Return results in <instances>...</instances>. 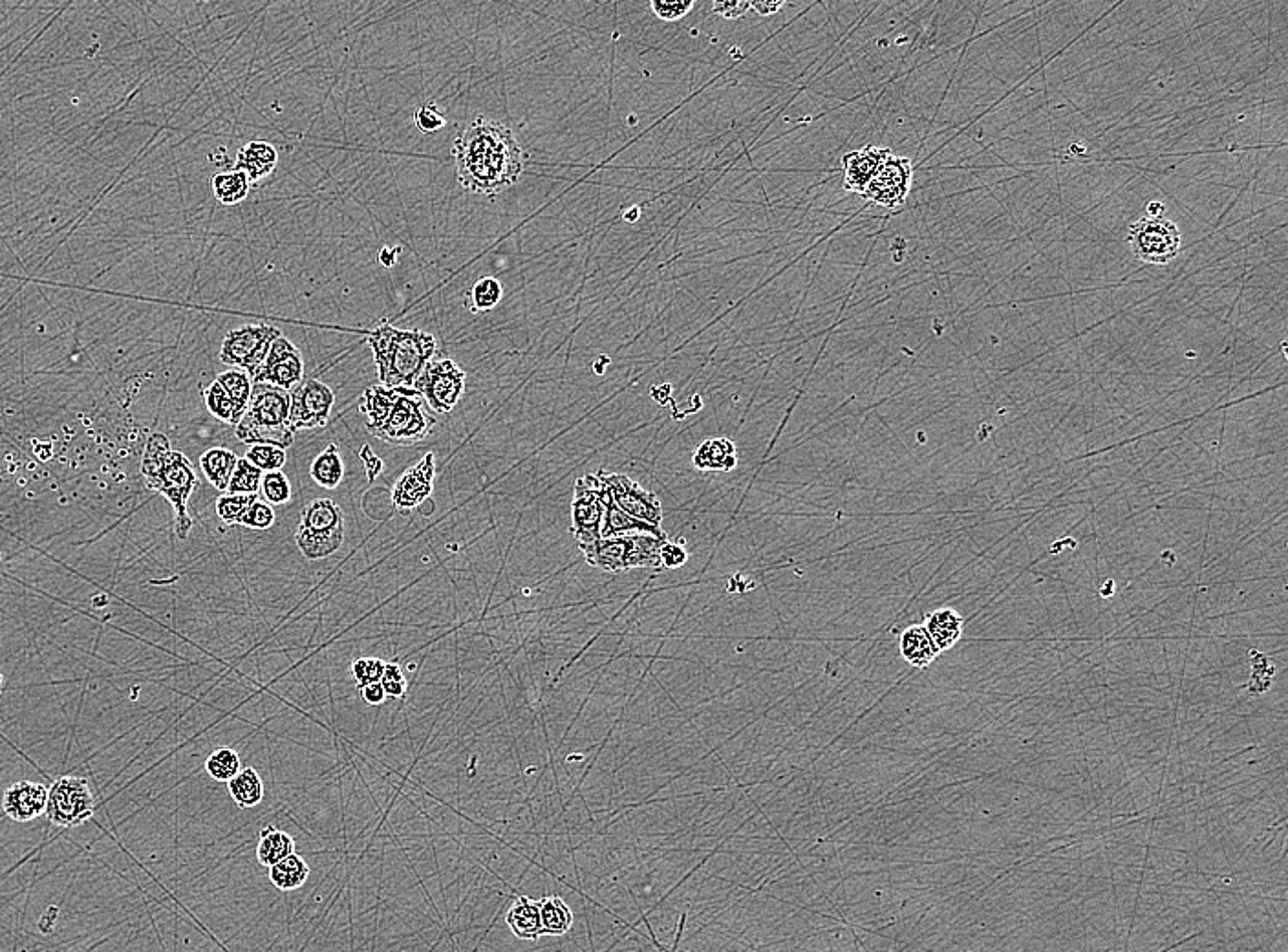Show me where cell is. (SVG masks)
Here are the masks:
<instances>
[{"label": "cell", "mask_w": 1288, "mask_h": 952, "mask_svg": "<svg viewBox=\"0 0 1288 952\" xmlns=\"http://www.w3.org/2000/svg\"><path fill=\"white\" fill-rule=\"evenodd\" d=\"M218 381L224 385V389L229 392L231 401H233V425H238L244 418L249 400H251V390H253V379L247 376L244 370H227L218 376Z\"/></svg>", "instance_id": "obj_30"}, {"label": "cell", "mask_w": 1288, "mask_h": 952, "mask_svg": "<svg viewBox=\"0 0 1288 952\" xmlns=\"http://www.w3.org/2000/svg\"><path fill=\"white\" fill-rule=\"evenodd\" d=\"M668 539H659L650 533H630L594 544L579 546L590 566L603 572H630L637 568H661V546Z\"/></svg>", "instance_id": "obj_6"}, {"label": "cell", "mask_w": 1288, "mask_h": 952, "mask_svg": "<svg viewBox=\"0 0 1288 952\" xmlns=\"http://www.w3.org/2000/svg\"><path fill=\"white\" fill-rule=\"evenodd\" d=\"M273 524H275L273 508L266 502L256 499L247 508V512L242 515V519L238 521L236 526H244V528H251V530H269Z\"/></svg>", "instance_id": "obj_41"}, {"label": "cell", "mask_w": 1288, "mask_h": 952, "mask_svg": "<svg viewBox=\"0 0 1288 952\" xmlns=\"http://www.w3.org/2000/svg\"><path fill=\"white\" fill-rule=\"evenodd\" d=\"M2 682H4V680H2V675H0V693H2Z\"/></svg>", "instance_id": "obj_52"}, {"label": "cell", "mask_w": 1288, "mask_h": 952, "mask_svg": "<svg viewBox=\"0 0 1288 952\" xmlns=\"http://www.w3.org/2000/svg\"><path fill=\"white\" fill-rule=\"evenodd\" d=\"M541 922L546 936H564L573 925L572 909L559 896H548L539 902Z\"/></svg>", "instance_id": "obj_32"}, {"label": "cell", "mask_w": 1288, "mask_h": 952, "mask_svg": "<svg viewBox=\"0 0 1288 952\" xmlns=\"http://www.w3.org/2000/svg\"><path fill=\"white\" fill-rule=\"evenodd\" d=\"M505 922L512 934L520 940H536L544 936L541 922V905L527 896H518L507 912Z\"/></svg>", "instance_id": "obj_25"}, {"label": "cell", "mask_w": 1288, "mask_h": 952, "mask_svg": "<svg viewBox=\"0 0 1288 952\" xmlns=\"http://www.w3.org/2000/svg\"><path fill=\"white\" fill-rule=\"evenodd\" d=\"M452 156L461 187L474 195H498L518 182L523 153L511 129L478 118L461 131Z\"/></svg>", "instance_id": "obj_1"}, {"label": "cell", "mask_w": 1288, "mask_h": 952, "mask_svg": "<svg viewBox=\"0 0 1288 952\" xmlns=\"http://www.w3.org/2000/svg\"><path fill=\"white\" fill-rule=\"evenodd\" d=\"M298 550L309 561L327 559L345 543V515L330 499H315L300 513L295 532Z\"/></svg>", "instance_id": "obj_7"}, {"label": "cell", "mask_w": 1288, "mask_h": 952, "mask_svg": "<svg viewBox=\"0 0 1288 952\" xmlns=\"http://www.w3.org/2000/svg\"><path fill=\"white\" fill-rule=\"evenodd\" d=\"M205 405L207 410L225 423L233 425V401L229 392L224 389V385L216 379L209 389L205 390Z\"/></svg>", "instance_id": "obj_40"}, {"label": "cell", "mask_w": 1288, "mask_h": 952, "mask_svg": "<svg viewBox=\"0 0 1288 952\" xmlns=\"http://www.w3.org/2000/svg\"><path fill=\"white\" fill-rule=\"evenodd\" d=\"M736 463V445L726 438L705 440L694 452V467L699 471H732Z\"/></svg>", "instance_id": "obj_24"}, {"label": "cell", "mask_w": 1288, "mask_h": 952, "mask_svg": "<svg viewBox=\"0 0 1288 952\" xmlns=\"http://www.w3.org/2000/svg\"><path fill=\"white\" fill-rule=\"evenodd\" d=\"M604 519V486L597 474L575 482L572 501V533L579 546L601 541Z\"/></svg>", "instance_id": "obj_12"}, {"label": "cell", "mask_w": 1288, "mask_h": 952, "mask_svg": "<svg viewBox=\"0 0 1288 952\" xmlns=\"http://www.w3.org/2000/svg\"><path fill=\"white\" fill-rule=\"evenodd\" d=\"M44 813L59 828H77L92 819L95 797L88 780L70 775L55 780L48 788Z\"/></svg>", "instance_id": "obj_9"}, {"label": "cell", "mask_w": 1288, "mask_h": 952, "mask_svg": "<svg viewBox=\"0 0 1288 952\" xmlns=\"http://www.w3.org/2000/svg\"><path fill=\"white\" fill-rule=\"evenodd\" d=\"M311 479L325 490H336L345 477V463L341 458L338 445L332 443L328 445L325 451L317 454V458L311 461L309 467Z\"/></svg>", "instance_id": "obj_29"}, {"label": "cell", "mask_w": 1288, "mask_h": 952, "mask_svg": "<svg viewBox=\"0 0 1288 952\" xmlns=\"http://www.w3.org/2000/svg\"><path fill=\"white\" fill-rule=\"evenodd\" d=\"M369 347L378 367L379 385L387 389H412L438 352L436 338L429 332L401 330L389 321H381L370 332Z\"/></svg>", "instance_id": "obj_3"}, {"label": "cell", "mask_w": 1288, "mask_h": 952, "mask_svg": "<svg viewBox=\"0 0 1288 952\" xmlns=\"http://www.w3.org/2000/svg\"><path fill=\"white\" fill-rule=\"evenodd\" d=\"M385 673V661L379 657H358L352 661V677L356 680L359 689L381 682Z\"/></svg>", "instance_id": "obj_42"}, {"label": "cell", "mask_w": 1288, "mask_h": 952, "mask_svg": "<svg viewBox=\"0 0 1288 952\" xmlns=\"http://www.w3.org/2000/svg\"><path fill=\"white\" fill-rule=\"evenodd\" d=\"M293 853H295V840L289 833L276 829L275 826L260 829V840L256 846V860L260 865L271 869L273 865L286 860Z\"/></svg>", "instance_id": "obj_26"}, {"label": "cell", "mask_w": 1288, "mask_h": 952, "mask_svg": "<svg viewBox=\"0 0 1288 952\" xmlns=\"http://www.w3.org/2000/svg\"><path fill=\"white\" fill-rule=\"evenodd\" d=\"M911 180L913 167L910 160L891 153L864 187L862 196L873 204L895 209L904 204L910 195Z\"/></svg>", "instance_id": "obj_15"}, {"label": "cell", "mask_w": 1288, "mask_h": 952, "mask_svg": "<svg viewBox=\"0 0 1288 952\" xmlns=\"http://www.w3.org/2000/svg\"><path fill=\"white\" fill-rule=\"evenodd\" d=\"M229 793L238 804V808H255L264 799V782L256 769H240L238 775L229 782Z\"/></svg>", "instance_id": "obj_28"}, {"label": "cell", "mask_w": 1288, "mask_h": 952, "mask_svg": "<svg viewBox=\"0 0 1288 952\" xmlns=\"http://www.w3.org/2000/svg\"><path fill=\"white\" fill-rule=\"evenodd\" d=\"M142 472L147 481V488L162 493L165 499L171 502L176 535L180 539H187V535L193 528V521L189 515V499L198 486L195 467L191 460L185 456L184 452L173 451L167 436L156 432L147 441L144 460H142Z\"/></svg>", "instance_id": "obj_4"}, {"label": "cell", "mask_w": 1288, "mask_h": 952, "mask_svg": "<svg viewBox=\"0 0 1288 952\" xmlns=\"http://www.w3.org/2000/svg\"><path fill=\"white\" fill-rule=\"evenodd\" d=\"M630 533H650V535L659 537V539H666L665 532L661 528L650 526V524L643 523V521L635 519L632 515L624 513L623 510H619L614 501L608 497L606 490H604V519L601 537L610 539V537L630 535Z\"/></svg>", "instance_id": "obj_21"}, {"label": "cell", "mask_w": 1288, "mask_h": 952, "mask_svg": "<svg viewBox=\"0 0 1288 952\" xmlns=\"http://www.w3.org/2000/svg\"><path fill=\"white\" fill-rule=\"evenodd\" d=\"M381 686L385 689L387 698H403L407 693V678L403 675V669L390 661L385 663V673L381 678Z\"/></svg>", "instance_id": "obj_44"}, {"label": "cell", "mask_w": 1288, "mask_h": 952, "mask_svg": "<svg viewBox=\"0 0 1288 952\" xmlns=\"http://www.w3.org/2000/svg\"><path fill=\"white\" fill-rule=\"evenodd\" d=\"M282 332L269 325H246L229 332L220 349V361L236 370H244L253 379L256 370L264 363L267 352L273 341L280 338Z\"/></svg>", "instance_id": "obj_10"}, {"label": "cell", "mask_w": 1288, "mask_h": 952, "mask_svg": "<svg viewBox=\"0 0 1288 952\" xmlns=\"http://www.w3.org/2000/svg\"><path fill=\"white\" fill-rule=\"evenodd\" d=\"M890 149L882 147H873L866 145L859 151L842 156V169H844V189L851 193L862 195L864 187L869 184V180L879 171L882 162L890 156Z\"/></svg>", "instance_id": "obj_19"}, {"label": "cell", "mask_w": 1288, "mask_h": 952, "mask_svg": "<svg viewBox=\"0 0 1288 952\" xmlns=\"http://www.w3.org/2000/svg\"><path fill=\"white\" fill-rule=\"evenodd\" d=\"M399 253H401V249H399V247H383V249L379 251V262H381L385 267H392L396 264Z\"/></svg>", "instance_id": "obj_50"}, {"label": "cell", "mask_w": 1288, "mask_h": 952, "mask_svg": "<svg viewBox=\"0 0 1288 952\" xmlns=\"http://www.w3.org/2000/svg\"><path fill=\"white\" fill-rule=\"evenodd\" d=\"M361 410L367 416L370 434L398 447L427 440L436 425L429 405L414 389L370 387L363 394Z\"/></svg>", "instance_id": "obj_2"}, {"label": "cell", "mask_w": 1288, "mask_h": 952, "mask_svg": "<svg viewBox=\"0 0 1288 952\" xmlns=\"http://www.w3.org/2000/svg\"><path fill=\"white\" fill-rule=\"evenodd\" d=\"M336 405V394L327 383L318 379H304L297 389L289 392V425L291 429H315L325 427L332 409Z\"/></svg>", "instance_id": "obj_14"}, {"label": "cell", "mask_w": 1288, "mask_h": 952, "mask_svg": "<svg viewBox=\"0 0 1288 952\" xmlns=\"http://www.w3.org/2000/svg\"><path fill=\"white\" fill-rule=\"evenodd\" d=\"M899 648L902 659L917 669L930 667L941 654L922 625L908 626L900 634Z\"/></svg>", "instance_id": "obj_23"}, {"label": "cell", "mask_w": 1288, "mask_h": 952, "mask_svg": "<svg viewBox=\"0 0 1288 952\" xmlns=\"http://www.w3.org/2000/svg\"><path fill=\"white\" fill-rule=\"evenodd\" d=\"M309 878V867L306 861L297 853L289 855L269 869V880L278 891L291 892L300 889Z\"/></svg>", "instance_id": "obj_31"}, {"label": "cell", "mask_w": 1288, "mask_h": 952, "mask_svg": "<svg viewBox=\"0 0 1288 952\" xmlns=\"http://www.w3.org/2000/svg\"><path fill=\"white\" fill-rule=\"evenodd\" d=\"M1127 240L1140 262L1165 266L1178 255L1183 236L1173 220L1162 215H1147L1131 224Z\"/></svg>", "instance_id": "obj_8"}, {"label": "cell", "mask_w": 1288, "mask_h": 952, "mask_svg": "<svg viewBox=\"0 0 1288 952\" xmlns=\"http://www.w3.org/2000/svg\"><path fill=\"white\" fill-rule=\"evenodd\" d=\"M236 461L238 456L235 452L224 447H213L200 456V467L204 471L205 479L211 482L216 490L225 493L235 471Z\"/></svg>", "instance_id": "obj_27"}, {"label": "cell", "mask_w": 1288, "mask_h": 952, "mask_svg": "<svg viewBox=\"0 0 1288 952\" xmlns=\"http://www.w3.org/2000/svg\"><path fill=\"white\" fill-rule=\"evenodd\" d=\"M260 493L269 506H282L291 501V484L282 471L264 472L260 482Z\"/></svg>", "instance_id": "obj_38"}, {"label": "cell", "mask_w": 1288, "mask_h": 952, "mask_svg": "<svg viewBox=\"0 0 1288 952\" xmlns=\"http://www.w3.org/2000/svg\"><path fill=\"white\" fill-rule=\"evenodd\" d=\"M246 460L262 472L280 471L286 463V451L273 445H251L246 452Z\"/></svg>", "instance_id": "obj_39"}, {"label": "cell", "mask_w": 1288, "mask_h": 952, "mask_svg": "<svg viewBox=\"0 0 1288 952\" xmlns=\"http://www.w3.org/2000/svg\"><path fill=\"white\" fill-rule=\"evenodd\" d=\"M650 8L654 11L655 17L665 22H674L683 19L688 15V11L694 8L692 0H683V2H661V0H652Z\"/></svg>", "instance_id": "obj_45"}, {"label": "cell", "mask_w": 1288, "mask_h": 952, "mask_svg": "<svg viewBox=\"0 0 1288 952\" xmlns=\"http://www.w3.org/2000/svg\"><path fill=\"white\" fill-rule=\"evenodd\" d=\"M503 298V287L500 280L494 276H481L480 280L472 287L471 290V307L472 312H491L492 308L500 303Z\"/></svg>", "instance_id": "obj_36"}, {"label": "cell", "mask_w": 1288, "mask_h": 952, "mask_svg": "<svg viewBox=\"0 0 1288 952\" xmlns=\"http://www.w3.org/2000/svg\"><path fill=\"white\" fill-rule=\"evenodd\" d=\"M236 438L247 445H293L295 430L289 425V392L267 383H253L244 418L236 425Z\"/></svg>", "instance_id": "obj_5"}, {"label": "cell", "mask_w": 1288, "mask_h": 952, "mask_svg": "<svg viewBox=\"0 0 1288 952\" xmlns=\"http://www.w3.org/2000/svg\"><path fill=\"white\" fill-rule=\"evenodd\" d=\"M278 153L267 142H249L236 154V171L244 173L249 182H260L275 171Z\"/></svg>", "instance_id": "obj_20"}, {"label": "cell", "mask_w": 1288, "mask_h": 952, "mask_svg": "<svg viewBox=\"0 0 1288 952\" xmlns=\"http://www.w3.org/2000/svg\"><path fill=\"white\" fill-rule=\"evenodd\" d=\"M256 495H227L224 493L216 501V515L224 526H236L247 512V508L256 501Z\"/></svg>", "instance_id": "obj_37"}, {"label": "cell", "mask_w": 1288, "mask_h": 952, "mask_svg": "<svg viewBox=\"0 0 1288 952\" xmlns=\"http://www.w3.org/2000/svg\"><path fill=\"white\" fill-rule=\"evenodd\" d=\"M264 472L255 467L251 461L246 458H238L236 461L235 471L227 486V495H258L260 492V482H262Z\"/></svg>", "instance_id": "obj_34"}, {"label": "cell", "mask_w": 1288, "mask_h": 952, "mask_svg": "<svg viewBox=\"0 0 1288 952\" xmlns=\"http://www.w3.org/2000/svg\"><path fill=\"white\" fill-rule=\"evenodd\" d=\"M686 561H688V553L685 552V548L681 544L668 543L666 541L661 546V566H665L668 570H677V568H681L683 564H686Z\"/></svg>", "instance_id": "obj_46"}, {"label": "cell", "mask_w": 1288, "mask_h": 952, "mask_svg": "<svg viewBox=\"0 0 1288 952\" xmlns=\"http://www.w3.org/2000/svg\"><path fill=\"white\" fill-rule=\"evenodd\" d=\"M205 771L216 782H229L240 771V757L235 749L218 748L205 760Z\"/></svg>", "instance_id": "obj_35"}, {"label": "cell", "mask_w": 1288, "mask_h": 952, "mask_svg": "<svg viewBox=\"0 0 1288 952\" xmlns=\"http://www.w3.org/2000/svg\"><path fill=\"white\" fill-rule=\"evenodd\" d=\"M46 799L48 788L44 784L19 780L4 791L2 809L15 822H30L44 815Z\"/></svg>", "instance_id": "obj_18"}, {"label": "cell", "mask_w": 1288, "mask_h": 952, "mask_svg": "<svg viewBox=\"0 0 1288 952\" xmlns=\"http://www.w3.org/2000/svg\"><path fill=\"white\" fill-rule=\"evenodd\" d=\"M748 10H750V4L746 0H741V2H714L712 4V11L716 15L725 17V19H739Z\"/></svg>", "instance_id": "obj_47"}, {"label": "cell", "mask_w": 1288, "mask_h": 952, "mask_svg": "<svg viewBox=\"0 0 1288 952\" xmlns=\"http://www.w3.org/2000/svg\"><path fill=\"white\" fill-rule=\"evenodd\" d=\"M436 458L429 452L403 472L392 490V504L399 512H410L427 501L434 490Z\"/></svg>", "instance_id": "obj_17"}, {"label": "cell", "mask_w": 1288, "mask_h": 952, "mask_svg": "<svg viewBox=\"0 0 1288 952\" xmlns=\"http://www.w3.org/2000/svg\"><path fill=\"white\" fill-rule=\"evenodd\" d=\"M361 698L365 700L367 706H381L387 700V695H385V689L381 686V682H376V684L361 687Z\"/></svg>", "instance_id": "obj_48"}, {"label": "cell", "mask_w": 1288, "mask_h": 952, "mask_svg": "<svg viewBox=\"0 0 1288 952\" xmlns=\"http://www.w3.org/2000/svg\"><path fill=\"white\" fill-rule=\"evenodd\" d=\"M748 4H750V10L757 11V13L764 15V17H768V15H775L777 11L782 10V8L786 6V2H784V0H777V2H773V0H755V2H748Z\"/></svg>", "instance_id": "obj_49"}, {"label": "cell", "mask_w": 1288, "mask_h": 952, "mask_svg": "<svg viewBox=\"0 0 1288 952\" xmlns=\"http://www.w3.org/2000/svg\"><path fill=\"white\" fill-rule=\"evenodd\" d=\"M1162 211H1164L1162 204H1158V202H1151V204H1149V209H1147V215H1162Z\"/></svg>", "instance_id": "obj_51"}, {"label": "cell", "mask_w": 1288, "mask_h": 952, "mask_svg": "<svg viewBox=\"0 0 1288 952\" xmlns=\"http://www.w3.org/2000/svg\"><path fill=\"white\" fill-rule=\"evenodd\" d=\"M922 626L926 628V632L939 648V652H942V650H950L951 646L959 643L964 621L961 614L953 608H937L926 615V621Z\"/></svg>", "instance_id": "obj_22"}, {"label": "cell", "mask_w": 1288, "mask_h": 952, "mask_svg": "<svg viewBox=\"0 0 1288 952\" xmlns=\"http://www.w3.org/2000/svg\"><path fill=\"white\" fill-rule=\"evenodd\" d=\"M597 477L601 479L608 497L614 501L619 510H623L624 513L632 515L643 523L661 528L663 508L655 493L646 492L641 488V484L619 472L599 471Z\"/></svg>", "instance_id": "obj_13"}, {"label": "cell", "mask_w": 1288, "mask_h": 952, "mask_svg": "<svg viewBox=\"0 0 1288 952\" xmlns=\"http://www.w3.org/2000/svg\"><path fill=\"white\" fill-rule=\"evenodd\" d=\"M465 372L452 359H432L414 387L430 410L450 412L465 392Z\"/></svg>", "instance_id": "obj_11"}, {"label": "cell", "mask_w": 1288, "mask_h": 952, "mask_svg": "<svg viewBox=\"0 0 1288 952\" xmlns=\"http://www.w3.org/2000/svg\"><path fill=\"white\" fill-rule=\"evenodd\" d=\"M249 185L251 182L247 180V176L236 169L213 176V193L222 205L244 202L249 195Z\"/></svg>", "instance_id": "obj_33"}, {"label": "cell", "mask_w": 1288, "mask_h": 952, "mask_svg": "<svg viewBox=\"0 0 1288 952\" xmlns=\"http://www.w3.org/2000/svg\"><path fill=\"white\" fill-rule=\"evenodd\" d=\"M304 381V359L297 347L284 336L276 338L264 363L256 370L253 383H267L293 392Z\"/></svg>", "instance_id": "obj_16"}, {"label": "cell", "mask_w": 1288, "mask_h": 952, "mask_svg": "<svg viewBox=\"0 0 1288 952\" xmlns=\"http://www.w3.org/2000/svg\"><path fill=\"white\" fill-rule=\"evenodd\" d=\"M414 125L420 133L434 134L447 125V120L436 103H423L414 113Z\"/></svg>", "instance_id": "obj_43"}]
</instances>
